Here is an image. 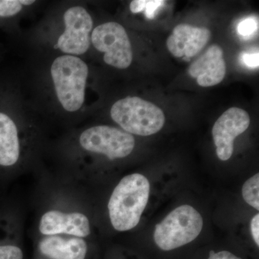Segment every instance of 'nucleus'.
Listing matches in <instances>:
<instances>
[{"mask_svg":"<svg viewBox=\"0 0 259 259\" xmlns=\"http://www.w3.org/2000/svg\"><path fill=\"white\" fill-rule=\"evenodd\" d=\"M149 192V182L144 175L133 174L121 180L107 206L116 231H127L138 226L147 205Z\"/></svg>","mask_w":259,"mask_h":259,"instance_id":"obj_1","label":"nucleus"},{"mask_svg":"<svg viewBox=\"0 0 259 259\" xmlns=\"http://www.w3.org/2000/svg\"><path fill=\"white\" fill-rule=\"evenodd\" d=\"M51 76L58 100L68 112H76L82 107L85 97L88 65L75 56H59L53 62Z\"/></svg>","mask_w":259,"mask_h":259,"instance_id":"obj_2","label":"nucleus"},{"mask_svg":"<svg viewBox=\"0 0 259 259\" xmlns=\"http://www.w3.org/2000/svg\"><path fill=\"white\" fill-rule=\"evenodd\" d=\"M112 120L130 134L151 136L159 132L165 123L161 108L139 97H127L112 105Z\"/></svg>","mask_w":259,"mask_h":259,"instance_id":"obj_3","label":"nucleus"},{"mask_svg":"<svg viewBox=\"0 0 259 259\" xmlns=\"http://www.w3.org/2000/svg\"><path fill=\"white\" fill-rule=\"evenodd\" d=\"M203 228V219L192 206H180L155 228V243L161 250H171L193 241Z\"/></svg>","mask_w":259,"mask_h":259,"instance_id":"obj_4","label":"nucleus"},{"mask_svg":"<svg viewBox=\"0 0 259 259\" xmlns=\"http://www.w3.org/2000/svg\"><path fill=\"white\" fill-rule=\"evenodd\" d=\"M94 47L104 53V61L117 69H125L131 66L133 51L127 32L123 26L108 22L94 29L91 35Z\"/></svg>","mask_w":259,"mask_h":259,"instance_id":"obj_5","label":"nucleus"},{"mask_svg":"<svg viewBox=\"0 0 259 259\" xmlns=\"http://www.w3.org/2000/svg\"><path fill=\"white\" fill-rule=\"evenodd\" d=\"M81 147L90 152L106 156L109 159L125 158L134 151L132 135L116 127L97 125L83 131L79 138Z\"/></svg>","mask_w":259,"mask_h":259,"instance_id":"obj_6","label":"nucleus"},{"mask_svg":"<svg viewBox=\"0 0 259 259\" xmlns=\"http://www.w3.org/2000/svg\"><path fill=\"white\" fill-rule=\"evenodd\" d=\"M64 32L59 37V49L70 55H82L90 49L93 30L91 15L82 7H73L65 12Z\"/></svg>","mask_w":259,"mask_h":259,"instance_id":"obj_7","label":"nucleus"},{"mask_svg":"<svg viewBox=\"0 0 259 259\" xmlns=\"http://www.w3.org/2000/svg\"><path fill=\"white\" fill-rule=\"evenodd\" d=\"M248 112L238 107H231L216 121L212 134L218 157L228 161L234 151V141L237 136L244 133L250 125Z\"/></svg>","mask_w":259,"mask_h":259,"instance_id":"obj_8","label":"nucleus"},{"mask_svg":"<svg viewBox=\"0 0 259 259\" xmlns=\"http://www.w3.org/2000/svg\"><path fill=\"white\" fill-rule=\"evenodd\" d=\"M39 231L47 236L66 234L83 238L90 236L91 228L88 218L83 213L50 210L40 218Z\"/></svg>","mask_w":259,"mask_h":259,"instance_id":"obj_9","label":"nucleus"},{"mask_svg":"<svg viewBox=\"0 0 259 259\" xmlns=\"http://www.w3.org/2000/svg\"><path fill=\"white\" fill-rule=\"evenodd\" d=\"M188 74L195 78L197 83L202 88H209L221 83L226 74V64L222 48L217 44L209 47L190 65Z\"/></svg>","mask_w":259,"mask_h":259,"instance_id":"obj_10","label":"nucleus"},{"mask_svg":"<svg viewBox=\"0 0 259 259\" xmlns=\"http://www.w3.org/2000/svg\"><path fill=\"white\" fill-rule=\"evenodd\" d=\"M210 36L211 32L207 28L181 24L174 28L167 39L166 46L175 57L192 58L203 49Z\"/></svg>","mask_w":259,"mask_h":259,"instance_id":"obj_11","label":"nucleus"},{"mask_svg":"<svg viewBox=\"0 0 259 259\" xmlns=\"http://www.w3.org/2000/svg\"><path fill=\"white\" fill-rule=\"evenodd\" d=\"M38 248L42 255L50 259H85L88 253L87 242L74 236H46L39 242Z\"/></svg>","mask_w":259,"mask_h":259,"instance_id":"obj_12","label":"nucleus"},{"mask_svg":"<svg viewBox=\"0 0 259 259\" xmlns=\"http://www.w3.org/2000/svg\"><path fill=\"white\" fill-rule=\"evenodd\" d=\"M20 158L18 131L13 120L0 112V166H12Z\"/></svg>","mask_w":259,"mask_h":259,"instance_id":"obj_13","label":"nucleus"},{"mask_svg":"<svg viewBox=\"0 0 259 259\" xmlns=\"http://www.w3.org/2000/svg\"><path fill=\"white\" fill-rule=\"evenodd\" d=\"M242 194L245 202L253 208L259 209V175L256 174L245 182Z\"/></svg>","mask_w":259,"mask_h":259,"instance_id":"obj_14","label":"nucleus"},{"mask_svg":"<svg viewBox=\"0 0 259 259\" xmlns=\"http://www.w3.org/2000/svg\"><path fill=\"white\" fill-rule=\"evenodd\" d=\"M23 9L18 0H0V17L9 18L18 14Z\"/></svg>","mask_w":259,"mask_h":259,"instance_id":"obj_15","label":"nucleus"},{"mask_svg":"<svg viewBox=\"0 0 259 259\" xmlns=\"http://www.w3.org/2000/svg\"><path fill=\"white\" fill-rule=\"evenodd\" d=\"M0 259H23V250L14 245H0Z\"/></svg>","mask_w":259,"mask_h":259,"instance_id":"obj_16","label":"nucleus"},{"mask_svg":"<svg viewBox=\"0 0 259 259\" xmlns=\"http://www.w3.org/2000/svg\"><path fill=\"white\" fill-rule=\"evenodd\" d=\"M258 30V22L255 19L248 18L242 20L238 26V33L242 36H249Z\"/></svg>","mask_w":259,"mask_h":259,"instance_id":"obj_17","label":"nucleus"},{"mask_svg":"<svg viewBox=\"0 0 259 259\" xmlns=\"http://www.w3.org/2000/svg\"><path fill=\"white\" fill-rule=\"evenodd\" d=\"M164 3L165 2L161 1V0H151V1L148 0L147 3H146V8L144 10L146 18L149 19V20H152L154 18L156 12Z\"/></svg>","mask_w":259,"mask_h":259,"instance_id":"obj_18","label":"nucleus"},{"mask_svg":"<svg viewBox=\"0 0 259 259\" xmlns=\"http://www.w3.org/2000/svg\"><path fill=\"white\" fill-rule=\"evenodd\" d=\"M258 53L257 54H243L242 56V61L248 67L255 69V68H258Z\"/></svg>","mask_w":259,"mask_h":259,"instance_id":"obj_19","label":"nucleus"},{"mask_svg":"<svg viewBox=\"0 0 259 259\" xmlns=\"http://www.w3.org/2000/svg\"><path fill=\"white\" fill-rule=\"evenodd\" d=\"M250 231L257 246L259 245V214H256L250 221Z\"/></svg>","mask_w":259,"mask_h":259,"instance_id":"obj_20","label":"nucleus"},{"mask_svg":"<svg viewBox=\"0 0 259 259\" xmlns=\"http://www.w3.org/2000/svg\"><path fill=\"white\" fill-rule=\"evenodd\" d=\"M208 259H241L233 255V253L226 250L214 253V250L209 251V256Z\"/></svg>","mask_w":259,"mask_h":259,"instance_id":"obj_21","label":"nucleus"},{"mask_svg":"<svg viewBox=\"0 0 259 259\" xmlns=\"http://www.w3.org/2000/svg\"><path fill=\"white\" fill-rule=\"evenodd\" d=\"M146 0H134L130 4V10L133 13H139L144 11L146 8Z\"/></svg>","mask_w":259,"mask_h":259,"instance_id":"obj_22","label":"nucleus"},{"mask_svg":"<svg viewBox=\"0 0 259 259\" xmlns=\"http://www.w3.org/2000/svg\"><path fill=\"white\" fill-rule=\"evenodd\" d=\"M19 2H20V4L24 5H30L35 3L34 0H20Z\"/></svg>","mask_w":259,"mask_h":259,"instance_id":"obj_23","label":"nucleus"}]
</instances>
